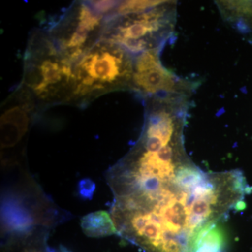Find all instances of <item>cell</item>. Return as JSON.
Segmentation results:
<instances>
[{
	"label": "cell",
	"instance_id": "1",
	"mask_svg": "<svg viewBox=\"0 0 252 252\" xmlns=\"http://www.w3.org/2000/svg\"><path fill=\"white\" fill-rule=\"evenodd\" d=\"M109 177L121 235L146 252H192L198 235L243 210L252 191L240 170L197 166L180 135L136 142Z\"/></svg>",
	"mask_w": 252,
	"mask_h": 252
},
{
	"label": "cell",
	"instance_id": "2",
	"mask_svg": "<svg viewBox=\"0 0 252 252\" xmlns=\"http://www.w3.org/2000/svg\"><path fill=\"white\" fill-rule=\"evenodd\" d=\"M133 64L132 54L127 50L99 39L74 63L72 98L131 89Z\"/></svg>",
	"mask_w": 252,
	"mask_h": 252
},
{
	"label": "cell",
	"instance_id": "3",
	"mask_svg": "<svg viewBox=\"0 0 252 252\" xmlns=\"http://www.w3.org/2000/svg\"><path fill=\"white\" fill-rule=\"evenodd\" d=\"M177 4L165 1L143 12L112 16L104 23L99 39L115 43L131 54L163 49L175 32Z\"/></svg>",
	"mask_w": 252,
	"mask_h": 252
},
{
	"label": "cell",
	"instance_id": "4",
	"mask_svg": "<svg viewBox=\"0 0 252 252\" xmlns=\"http://www.w3.org/2000/svg\"><path fill=\"white\" fill-rule=\"evenodd\" d=\"M25 61L24 84L28 92L45 102L72 99L74 63L63 54L51 36H33Z\"/></svg>",
	"mask_w": 252,
	"mask_h": 252
},
{
	"label": "cell",
	"instance_id": "5",
	"mask_svg": "<svg viewBox=\"0 0 252 252\" xmlns=\"http://www.w3.org/2000/svg\"><path fill=\"white\" fill-rule=\"evenodd\" d=\"M104 25L103 14L89 3H80L63 14L49 36L63 54L74 63L99 40Z\"/></svg>",
	"mask_w": 252,
	"mask_h": 252
},
{
	"label": "cell",
	"instance_id": "6",
	"mask_svg": "<svg viewBox=\"0 0 252 252\" xmlns=\"http://www.w3.org/2000/svg\"><path fill=\"white\" fill-rule=\"evenodd\" d=\"M162 49L145 51L134 59L131 89L146 99L174 95L190 97L200 81L181 78L166 69L160 58Z\"/></svg>",
	"mask_w": 252,
	"mask_h": 252
},
{
	"label": "cell",
	"instance_id": "7",
	"mask_svg": "<svg viewBox=\"0 0 252 252\" xmlns=\"http://www.w3.org/2000/svg\"><path fill=\"white\" fill-rule=\"evenodd\" d=\"M222 18L244 34H252V1H217Z\"/></svg>",
	"mask_w": 252,
	"mask_h": 252
},
{
	"label": "cell",
	"instance_id": "8",
	"mask_svg": "<svg viewBox=\"0 0 252 252\" xmlns=\"http://www.w3.org/2000/svg\"><path fill=\"white\" fill-rule=\"evenodd\" d=\"M228 237L222 223L205 228L194 243L192 252H225Z\"/></svg>",
	"mask_w": 252,
	"mask_h": 252
},
{
	"label": "cell",
	"instance_id": "9",
	"mask_svg": "<svg viewBox=\"0 0 252 252\" xmlns=\"http://www.w3.org/2000/svg\"><path fill=\"white\" fill-rule=\"evenodd\" d=\"M81 228L87 236L102 238L117 233L112 216L105 211L89 214L81 219Z\"/></svg>",
	"mask_w": 252,
	"mask_h": 252
},
{
	"label": "cell",
	"instance_id": "10",
	"mask_svg": "<svg viewBox=\"0 0 252 252\" xmlns=\"http://www.w3.org/2000/svg\"><path fill=\"white\" fill-rule=\"evenodd\" d=\"M165 1L160 0H130V1H119L117 7L112 13V16H124L131 14L143 12L147 10L161 5Z\"/></svg>",
	"mask_w": 252,
	"mask_h": 252
},
{
	"label": "cell",
	"instance_id": "11",
	"mask_svg": "<svg viewBox=\"0 0 252 252\" xmlns=\"http://www.w3.org/2000/svg\"><path fill=\"white\" fill-rule=\"evenodd\" d=\"M90 2L91 6L102 14L108 13L111 10H115L119 4V1H93Z\"/></svg>",
	"mask_w": 252,
	"mask_h": 252
},
{
	"label": "cell",
	"instance_id": "12",
	"mask_svg": "<svg viewBox=\"0 0 252 252\" xmlns=\"http://www.w3.org/2000/svg\"><path fill=\"white\" fill-rule=\"evenodd\" d=\"M94 190V182L90 180L85 179L81 181L79 186V194L81 197L85 198H91Z\"/></svg>",
	"mask_w": 252,
	"mask_h": 252
}]
</instances>
